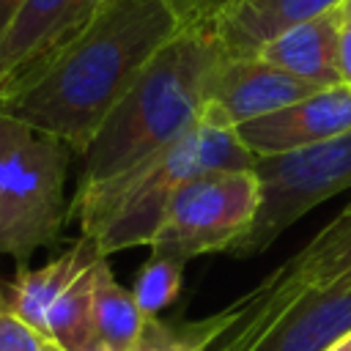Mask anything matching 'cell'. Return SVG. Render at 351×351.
Wrapping results in <instances>:
<instances>
[{
  "mask_svg": "<svg viewBox=\"0 0 351 351\" xmlns=\"http://www.w3.org/2000/svg\"><path fill=\"white\" fill-rule=\"evenodd\" d=\"M184 25L176 0H104L63 52L0 99V112L85 154L145 63Z\"/></svg>",
  "mask_w": 351,
  "mask_h": 351,
  "instance_id": "cell-1",
  "label": "cell"
},
{
  "mask_svg": "<svg viewBox=\"0 0 351 351\" xmlns=\"http://www.w3.org/2000/svg\"><path fill=\"white\" fill-rule=\"evenodd\" d=\"M228 52L208 25H184L137 74L82 154L77 189H93L134 170L184 134L206 110Z\"/></svg>",
  "mask_w": 351,
  "mask_h": 351,
  "instance_id": "cell-2",
  "label": "cell"
},
{
  "mask_svg": "<svg viewBox=\"0 0 351 351\" xmlns=\"http://www.w3.org/2000/svg\"><path fill=\"white\" fill-rule=\"evenodd\" d=\"M255 159L258 156L239 140L236 126L206 104L203 115L184 134L134 170L110 184L77 189L69 214L77 217L82 236L90 239L101 255L151 244L167 203L184 184L206 173L252 170Z\"/></svg>",
  "mask_w": 351,
  "mask_h": 351,
  "instance_id": "cell-3",
  "label": "cell"
},
{
  "mask_svg": "<svg viewBox=\"0 0 351 351\" xmlns=\"http://www.w3.org/2000/svg\"><path fill=\"white\" fill-rule=\"evenodd\" d=\"M71 154L63 140L0 112V252L19 266L63 230Z\"/></svg>",
  "mask_w": 351,
  "mask_h": 351,
  "instance_id": "cell-4",
  "label": "cell"
},
{
  "mask_svg": "<svg viewBox=\"0 0 351 351\" xmlns=\"http://www.w3.org/2000/svg\"><path fill=\"white\" fill-rule=\"evenodd\" d=\"M351 285V203L250 293L222 307V332L208 351H252L310 293Z\"/></svg>",
  "mask_w": 351,
  "mask_h": 351,
  "instance_id": "cell-5",
  "label": "cell"
},
{
  "mask_svg": "<svg viewBox=\"0 0 351 351\" xmlns=\"http://www.w3.org/2000/svg\"><path fill=\"white\" fill-rule=\"evenodd\" d=\"M252 170L261 203L250 233L228 252L236 258L263 252L299 217L351 186V129L299 151L258 156Z\"/></svg>",
  "mask_w": 351,
  "mask_h": 351,
  "instance_id": "cell-6",
  "label": "cell"
},
{
  "mask_svg": "<svg viewBox=\"0 0 351 351\" xmlns=\"http://www.w3.org/2000/svg\"><path fill=\"white\" fill-rule=\"evenodd\" d=\"M261 203L255 170L206 173L184 184L167 203L151 250L192 261L206 252H230L252 228Z\"/></svg>",
  "mask_w": 351,
  "mask_h": 351,
  "instance_id": "cell-7",
  "label": "cell"
},
{
  "mask_svg": "<svg viewBox=\"0 0 351 351\" xmlns=\"http://www.w3.org/2000/svg\"><path fill=\"white\" fill-rule=\"evenodd\" d=\"M101 5L104 0H25L0 36V99L63 52Z\"/></svg>",
  "mask_w": 351,
  "mask_h": 351,
  "instance_id": "cell-8",
  "label": "cell"
},
{
  "mask_svg": "<svg viewBox=\"0 0 351 351\" xmlns=\"http://www.w3.org/2000/svg\"><path fill=\"white\" fill-rule=\"evenodd\" d=\"M351 129V85L321 88L277 112L239 123L236 134L255 156L299 151Z\"/></svg>",
  "mask_w": 351,
  "mask_h": 351,
  "instance_id": "cell-9",
  "label": "cell"
},
{
  "mask_svg": "<svg viewBox=\"0 0 351 351\" xmlns=\"http://www.w3.org/2000/svg\"><path fill=\"white\" fill-rule=\"evenodd\" d=\"M321 88L266 63L263 58H225L214 85L208 104L230 123H247L261 115L277 112Z\"/></svg>",
  "mask_w": 351,
  "mask_h": 351,
  "instance_id": "cell-10",
  "label": "cell"
},
{
  "mask_svg": "<svg viewBox=\"0 0 351 351\" xmlns=\"http://www.w3.org/2000/svg\"><path fill=\"white\" fill-rule=\"evenodd\" d=\"M346 0H225L208 27L228 58H252L277 33L313 16L337 11Z\"/></svg>",
  "mask_w": 351,
  "mask_h": 351,
  "instance_id": "cell-11",
  "label": "cell"
},
{
  "mask_svg": "<svg viewBox=\"0 0 351 351\" xmlns=\"http://www.w3.org/2000/svg\"><path fill=\"white\" fill-rule=\"evenodd\" d=\"M343 14L329 11L299 22L258 49V58L266 63L315 85V88H335L343 85L337 69V38H340Z\"/></svg>",
  "mask_w": 351,
  "mask_h": 351,
  "instance_id": "cell-12",
  "label": "cell"
},
{
  "mask_svg": "<svg viewBox=\"0 0 351 351\" xmlns=\"http://www.w3.org/2000/svg\"><path fill=\"white\" fill-rule=\"evenodd\" d=\"M351 332V285L302 299L252 351H332Z\"/></svg>",
  "mask_w": 351,
  "mask_h": 351,
  "instance_id": "cell-13",
  "label": "cell"
},
{
  "mask_svg": "<svg viewBox=\"0 0 351 351\" xmlns=\"http://www.w3.org/2000/svg\"><path fill=\"white\" fill-rule=\"evenodd\" d=\"M107 258L101 255V250L90 241V239H80L77 244H71L69 250H63L60 255H55L52 261H47L38 269H27L19 266L16 277L5 285L3 296H0V307L14 313L16 318H22L27 326H33L41 335L44 326V315L49 310V304L55 302V296L93 261Z\"/></svg>",
  "mask_w": 351,
  "mask_h": 351,
  "instance_id": "cell-14",
  "label": "cell"
},
{
  "mask_svg": "<svg viewBox=\"0 0 351 351\" xmlns=\"http://www.w3.org/2000/svg\"><path fill=\"white\" fill-rule=\"evenodd\" d=\"M148 315L134 302L132 291L118 285L110 271L107 258L96 269L93 299H90V326L99 351H132L143 335Z\"/></svg>",
  "mask_w": 351,
  "mask_h": 351,
  "instance_id": "cell-15",
  "label": "cell"
},
{
  "mask_svg": "<svg viewBox=\"0 0 351 351\" xmlns=\"http://www.w3.org/2000/svg\"><path fill=\"white\" fill-rule=\"evenodd\" d=\"M219 332V313H211L197 321H162L151 315L132 351H208Z\"/></svg>",
  "mask_w": 351,
  "mask_h": 351,
  "instance_id": "cell-16",
  "label": "cell"
},
{
  "mask_svg": "<svg viewBox=\"0 0 351 351\" xmlns=\"http://www.w3.org/2000/svg\"><path fill=\"white\" fill-rule=\"evenodd\" d=\"M184 266L186 261L151 250L148 261L140 266L134 285H132V296L148 318L159 315L178 296L181 282H184Z\"/></svg>",
  "mask_w": 351,
  "mask_h": 351,
  "instance_id": "cell-17",
  "label": "cell"
},
{
  "mask_svg": "<svg viewBox=\"0 0 351 351\" xmlns=\"http://www.w3.org/2000/svg\"><path fill=\"white\" fill-rule=\"evenodd\" d=\"M0 351H44V337L22 318L0 307Z\"/></svg>",
  "mask_w": 351,
  "mask_h": 351,
  "instance_id": "cell-18",
  "label": "cell"
},
{
  "mask_svg": "<svg viewBox=\"0 0 351 351\" xmlns=\"http://www.w3.org/2000/svg\"><path fill=\"white\" fill-rule=\"evenodd\" d=\"M219 3L222 0H176L186 25H208V19L219 8Z\"/></svg>",
  "mask_w": 351,
  "mask_h": 351,
  "instance_id": "cell-19",
  "label": "cell"
},
{
  "mask_svg": "<svg viewBox=\"0 0 351 351\" xmlns=\"http://www.w3.org/2000/svg\"><path fill=\"white\" fill-rule=\"evenodd\" d=\"M337 69L343 85H351V19L346 16L340 22V38H337Z\"/></svg>",
  "mask_w": 351,
  "mask_h": 351,
  "instance_id": "cell-20",
  "label": "cell"
},
{
  "mask_svg": "<svg viewBox=\"0 0 351 351\" xmlns=\"http://www.w3.org/2000/svg\"><path fill=\"white\" fill-rule=\"evenodd\" d=\"M22 3H25V0H0V36H3V30L11 25V19H14V14L19 11Z\"/></svg>",
  "mask_w": 351,
  "mask_h": 351,
  "instance_id": "cell-21",
  "label": "cell"
},
{
  "mask_svg": "<svg viewBox=\"0 0 351 351\" xmlns=\"http://www.w3.org/2000/svg\"><path fill=\"white\" fill-rule=\"evenodd\" d=\"M44 351H66V348H60L58 343H52V340H47V337H44Z\"/></svg>",
  "mask_w": 351,
  "mask_h": 351,
  "instance_id": "cell-22",
  "label": "cell"
},
{
  "mask_svg": "<svg viewBox=\"0 0 351 351\" xmlns=\"http://www.w3.org/2000/svg\"><path fill=\"white\" fill-rule=\"evenodd\" d=\"M337 346H340L343 351H351V332H348V335H346V337H343V340H340Z\"/></svg>",
  "mask_w": 351,
  "mask_h": 351,
  "instance_id": "cell-23",
  "label": "cell"
},
{
  "mask_svg": "<svg viewBox=\"0 0 351 351\" xmlns=\"http://www.w3.org/2000/svg\"><path fill=\"white\" fill-rule=\"evenodd\" d=\"M340 14H343L346 19H351V0H346V3L340 5Z\"/></svg>",
  "mask_w": 351,
  "mask_h": 351,
  "instance_id": "cell-24",
  "label": "cell"
},
{
  "mask_svg": "<svg viewBox=\"0 0 351 351\" xmlns=\"http://www.w3.org/2000/svg\"><path fill=\"white\" fill-rule=\"evenodd\" d=\"M332 351H343V348H340V346H335V348H332Z\"/></svg>",
  "mask_w": 351,
  "mask_h": 351,
  "instance_id": "cell-25",
  "label": "cell"
},
{
  "mask_svg": "<svg viewBox=\"0 0 351 351\" xmlns=\"http://www.w3.org/2000/svg\"><path fill=\"white\" fill-rule=\"evenodd\" d=\"M0 296H3V291H0Z\"/></svg>",
  "mask_w": 351,
  "mask_h": 351,
  "instance_id": "cell-26",
  "label": "cell"
},
{
  "mask_svg": "<svg viewBox=\"0 0 351 351\" xmlns=\"http://www.w3.org/2000/svg\"><path fill=\"white\" fill-rule=\"evenodd\" d=\"M222 3H225V0H222Z\"/></svg>",
  "mask_w": 351,
  "mask_h": 351,
  "instance_id": "cell-27",
  "label": "cell"
},
{
  "mask_svg": "<svg viewBox=\"0 0 351 351\" xmlns=\"http://www.w3.org/2000/svg\"><path fill=\"white\" fill-rule=\"evenodd\" d=\"M219 5H222V3H219Z\"/></svg>",
  "mask_w": 351,
  "mask_h": 351,
  "instance_id": "cell-28",
  "label": "cell"
}]
</instances>
